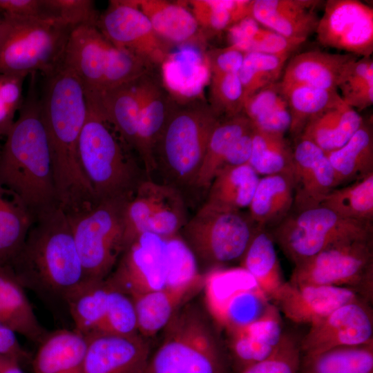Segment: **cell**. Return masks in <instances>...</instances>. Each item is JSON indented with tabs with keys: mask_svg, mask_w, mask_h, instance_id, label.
<instances>
[{
	"mask_svg": "<svg viewBox=\"0 0 373 373\" xmlns=\"http://www.w3.org/2000/svg\"><path fill=\"white\" fill-rule=\"evenodd\" d=\"M26 74L0 73V139H6L23 102V84Z\"/></svg>",
	"mask_w": 373,
	"mask_h": 373,
	"instance_id": "f907efd6",
	"label": "cell"
},
{
	"mask_svg": "<svg viewBox=\"0 0 373 373\" xmlns=\"http://www.w3.org/2000/svg\"><path fill=\"white\" fill-rule=\"evenodd\" d=\"M209 85V105L219 118L243 113L244 93L238 74H211Z\"/></svg>",
	"mask_w": 373,
	"mask_h": 373,
	"instance_id": "c3c4849f",
	"label": "cell"
},
{
	"mask_svg": "<svg viewBox=\"0 0 373 373\" xmlns=\"http://www.w3.org/2000/svg\"><path fill=\"white\" fill-rule=\"evenodd\" d=\"M46 11L51 18L61 19L74 28L97 26L99 15L93 1L44 0Z\"/></svg>",
	"mask_w": 373,
	"mask_h": 373,
	"instance_id": "816d5d0a",
	"label": "cell"
},
{
	"mask_svg": "<svg viewBox=\"0 0 373 373\" xmlns=\"http://www.w3.org/2000/svg\"><path fill=\"white\" fill-rule=\"evenodd\" d=\"M245 54L230 46L209 52L207 55L211 74H238Z\"/></svg>",
	"mask_w": 373,
	"mask_h": 373,
	"instance_id": "db71d44e",
	"label": "cell"
},
{
	"mask_svg": "<svg viewBox=\"0 0 373 373\" xmlns=\"http://www.w3.org/2000/svg\"><path fill=\"white\" fill-rule=\"evenodd\" d=\"M290 56L291 54L246 53L238 73L245 101L258 90L280 81Z\"/></svg>",
	"mask_w": 373,
	"mask_h": 373,
	"instance_id": "ee69618b",
	"label": "cell"
},
{
	"mask_svg": "<svg viewBox=\"0 0 373 373\" xmlns=\"http://www.w3.org/2000/svg\"><path fill=\"white\" fill-rule=\"evenodd\" d=\"M34 220L22 200L0 182V266L10 265Z\"/></svg>",
	"mask_w": 373,
	"mask_h": 373,
	"instance_id": "e575fe53",
	"label": "cell"
},
{
	"mask_svg": "<svg viewBox=\"0 0 373 373\" xmlns=\"http://www.w3.org/2000/svg\"><path fill=\"white\" fill-rule=\"evenodd\" d=\"M360 299L363 298L348 288L324 285L296 286L286 281L274 301L291 321L312 325L339 307Z\"/></svg>",
	"mask_w": 373,
	"mask_h": 373,
	"instance_id": "44dd1931",
	"label": "cell"
},
{
	"mask_svg": "<svg viewBox=\"0 0 373 373\" xmlns=\"http://www.w3.org/2000/svg\"><path fill=\"white\" fill-rule=\"evenodd\" d=\"M282 86L291 118L289 131L298 137L311 119L343 101L337 90L303 85Z\"/></svg>",
	"mask_w": 373,
	"mask_h": 373,
	"instance_id": "ab89813d",
	"label": "cell"
},
{
	"mask_svg": "<svg viewBox=\"0 0 373 373\" xmlns=\"http://www.w3.org/2000/svg\"><path fill=\"white\" fill-rule=\"evenodd\" d=\"M220 120L203 99L175 102L153 153L155 171L163 179L160 182L180 192L194 187L209 137Z\"/></svg>",
	"mask_w": 373,
	"mask_h": 373,
	"instance_id": "5b68a950",
	"label": "cell"
},
{
	"mask_svg": "<svg viewBox=\"0 0 373 373\" xmlns=\"http://www.w3.org/2000/svg\"><path fill=\"white\" fill-rule=\"evenodd\" d=\"M318 0H252L251 16L262 26L287 38L305 41L316 32Z\"/></svg>",
	"mask_w": 373,
	"mask_h": 373,
	"instance_id": "603a6c76",
	"label": "cell"
},
{
	"mask_svg": "<svg viewBox=\"0 0 373 373\" xmlns=\"http://www.w3.org/2000/svg\"><path fill=\"white\" fill-rule=\"evenodd\" d=\"M0 12L21 17L51 18L44 0H0Z\"/></svg>",
	"mask_w": 373,
	"mask_h": 373,
	"instance_id": "11a10c76",
	"label": "cell"
},
{
	"mask_svg": "<svg viewBox=\"0 0 373 373\" xmlns=\"http://www.w3.org/2000/svg\"><path fill=\"white\" fill-rule=\"evenodd\" d=\"M37 73H31L19 116L1 146L0 182L35 216L57 206L51 152L43 120Z\"/></svg>",
	"mask_w": 373,
	"mask_h": 373,
	"instance_id": "7a4b0ae2",
	"label": "cell"
},
{
	"mask_svg": "<svg viewBox=\"0 0 373 373\" xmlns=\"http://www.w3.org/2000/svg\"><path fill=\"white\" fill-rule=\"evenodd\" d=\"M149 19L155 32L166 42L186 44L198 34L199 24L180 3L162 0H132Z\"/></svg>",
	"mask_w": 373,
	"mask_h": 373,
	"instance_id": "836d02e7",
	"label": "cell"
},
{
	"mask_svg": "<svg viewBox=\"0 0 373 373\" xmlns=\"http://www.w3.org/2000/svg\"><path fill=\"white\" fill-rule=\"evenodd\" d=\"M106 280L130 297L171 287L166 238L151 233L138 236Z\"/></svg>",
	"mask_w": 373,
	"mask_h": 373,
	"instance_id": "5bb4252c",
	"label": "cell"
},
{
	"mask_svg": "<svg viewBox=\"0 0 373 373\" xmlns=\"http://www.w3.org/2000/svg\"><path fill=\"white\" fill-rule=\"evenodd\" d=\"M373 228L341 217L322 207L288 215L274 227L272 237L294 265L340 242L372 238Z\"/></svg>",
	"mask_w": 373,
	"mask_h": 373,
	"instance_id": "30bf717a",
	"label": "cell"
},
{
	"mask_svg": "<svg viewBox=\"0 0 373 373\" xmlns=\"http://www.w3.org/2000/svg\"><path fill=\"white\" fill-rule=\"evenodd\" d=\"M294 206V185L289 174L260 178L249 205V218L258 229L276 227Z\"/></svg>",
	"mask_w": 373,
	"mask_h": 373,
	"instance_id": "f1b7e54d",
	"label": "cell"
},
{
	"mask_svg": "<svg viewBox=\"0 0 373 373\" xmlns=\"http://www.w3.org/2000/svg\"><path fill=\"white\" fill-rule=\"evenodd\" d=\"M260 175L248 164L222 168L209 187L204 206L223 211L249 207Z\"/></svg>",
	"mask_w": 373,
	"mask_h": 373,
	"instance_id": "f546056e",
	"label": "cell"
},
{
	"mask_svg": "<svg viewBox=\"0 0 373 373\" xmlns=\"http://www.w3.org/2000/svg\"><path fill=\"white\" fill-rule=\"evenodd\" d=\"M320 206L332 211L341 217L372 223L373 173L345 186L334 189Z\"/></svg>",
	"mask_w": 373,
	"mask_h": 373,
	"instance_id": "b9f144b4",
	"label": "cell"
},
{
	"mask_svg": "<svg viewBox=\"0 0 373 373\" xmlns=\"http://www.w3.org/2000/svg\"><path fill=\"white\" fill-rule=\"evenodd\" d=\"M109 285L106 279L85 280L65 298L74 329L87 337L99 332L106 311Z\"/></svg>",
	"mask_w": 373,
	"mask_h": 373,
	"instance_id": "d590c367",
	"label": "cell"
},
{
	"mask_svg": "<svg viewBox=\"0 0 373 373\" xmlns=\"http://www.w3.org/2000/svg\"><path fill=\"white\" fill-rule=\"evenodd\" d=\"M137 88L140 106L135 153L146 178L152 179L155 146L175 101L151 73L137 79Z\"/></svg>",
	"mask_w": 373,
	"mask_h": 373,
	"instance_id": "d6986e66",
	"label": "cell"
},
{
	"mask_svg": "<svg viewBox=\"0 0 373 373\" xmlns=\"http://www.w3.org/2000/svg\"><path fill=\"white\" fill-rule=\"evenodd\" d=\"M137 79L102 93H85L87 104L114 126L134 153L140 106Z\"/></svg>",
	"mask_w": 373,
	"mask_h": 373,
	"instance_id": "484cf974",
	"label": "cell"
},
{
	"mask_svg": "<svg viewBox=\"0 0 373 373\" xmlns=\"http://www.w3.org/2000/svg\"><path fill=\"white\" fill-rule=\"evenodd\" d=\"M253 128L244 113L220 120L209 137L194 187L208 189L235 142Z\"/></svg>",
	"mask_w": 373,
	"mask_h": 373,
	"instance_id": "f35d334b",
	"label": "cell"
},
{
	"mask_svg": "<svg viewBox=\"0 0 373 373\" xmlns=\"http://www.w3.org/2000/svg\"><path fill=\"white\" fill-rule=\"evenodd\" d=\"M304 41L287 38L261 26L249 41L245 52L291 55Z\"/></svg>",
	"mask_w": 373,
	"mask_h": 373,
	"instance_id": "f5cc1de1",
	"label": "cell"
},
{
	"mask_svg": "<svg viewBox=\"0 0 373 373\" xmlns=\"http://www.w3.org/2000/svg\"><path fill=\"white\" fill-rule=\"evenodd\" d=\"M149 356L148 343L140 334L97 332L87 336L81 373H142Z\"/></svg>",
	"mask_w": 373,
	"mask_h": 373,
	"instance_id": "ac0fdd59",
	"label": "cell"
},
{
	"mask_svg": "<svg viewBox=\"0 0 373 373\" xmlns=\"http://www.w3.org/2000/svg\"><path fill=\"white\" fill-rule=\"evenodd\" d=\"M357 58L359 57L345 52L318 50L302 52L286 64L280 83L283 86L303 85L337 90L345 68Z\"/></svg>",
	"mask_w": 373,
	"mask_h": 373,
	"instance_id": "d4e9b609",
	"label": "cell"
},
{
	"mask_svg": "<svg viewBox=\"0 0 373 373\" xmlns=\"http://www.w3.org/2000/svg\"><path fill=\"white\" fill-rule=\"evenodd\" d=\"M127 200H101L88 209L66 213L87 280L106 279L123 253Z\"/></svg>",
	"mask_w": 373,
	"mask_h": 373,
	"instance_id": "9c48e42d",
	"label": "cell"
},
{
	"mask_svg": "<svg viewBox=\"0 0 373 373\" xmlns=\"http://www.w3.org/2000/svg\"><path fill=\"white\" fill-rule=\"evenodd\" d=\"M343 101L354 110L373 104V61L371 57L357 58L345 68L337 90Z\"/></svg>",
	"mask_w": 373,
	"mask_h": 373,
	"instance_id": "bcb514c9",
	"label": "cell"
},
{
	"mask_svg": "<svg viewBox=\"0 0 373 373\" xmlns=\"http://www.w3.org/2000/svg\"><path fill=\"white\" fill-rule=\"evenodd\" d=\"M3 15L8 30L0 48V73H35L46 77L55 72L75 28L56 18Z\"/></svg>",
	"mask_w": 373,
	"mask_h": 373,
	"instance_id": "ba28073f",
	"label": "cell"
},
{
	"mask_svg": "<svg viewBox=\"0 0 373 373\" xmlns=\"http://www.w3.org/2000/svg\"><path fill=\"white\" fill-rule=\"evenodd\" d=\"M87 337L61 329L48 332L32 358V373H81Z\"/></svg>",
	"mask_w": 373,
	"mask_h": 373,
	"instance_id": "4316f807",
	"label": "cell"
},
{
	"mask_svg": "<svg viewBox=\"0 0 373 373\" xmlns=\"http://www.w3.org/2000/svg\"><path fill=\"white\" fill-rule=\"evenodd\" d=\"M8 30V21L6 17L0 12V48L3 44Z\"/></svg>",
	"mask_w": 373,
	"mask_h": 373,
	"instance_id": "91938a15",
	"label": "cell"
},
{
	"mask_svg": "<svg viewBox=\"0 0 373 373\" xmlns=\"http://www.w3.org/2000/svg\"><path fill=\"white\" fill-rule=\"evenodd\" d=\"M373 341V310L370 303L360 299L346 303L310 325L300 338L302 354L321 352L340 346Z\"/></svg>",
	"mask_w": 373,
	"mask_h": 373,
	"instance_id": "e0dca14e",
	"label": "cell"
},
{
	"mask_svg": "<svg viewBox=\"0 0 373 373\" xmlns=\"http://www.w3.org/2000/svg\"><path fill=\"white\" fill-rule=\"evenodd\" d=\"M40 103L54 173L57 202L67 214L97 202L78 157L80 133L88 114L83 85L70 68L61 65L44 77Z\"/></svg>",
	"mask_w": 373,
	"mask_h": 373,
	"instance_id": "6da1fadb",
	"label": "cell"
},
{
	"mask_svg": "<svg viewBox=\"0 0 373 373\" xmlns=\"http://www.w3.org/2000/svg\"><path fill=\"white\" fill-rule=\"evenodd\" d=\"M108 285L107 307L99 332L123 336L140 334L132 298L124 291Z\"/></svg>",
	"mask_w": 373,
	"mask_h": 373,
	"instance_id": "7dc6e473",
	"label": "cell"
},
{
	"mask_svg": "<svg viewBox=\"0 0 373 373\" xmlns=\"http://www.w3.org/2000/svg\"><path fill=\"white\" fill-rule=\"evenodd\" d=\"M252 145L253 128L242 135L232 145L225 156L221 169L248 164L251 155Z\"/></svg>",
	"mask_w": 373,
	"mask_h": 373,
	"instance_id": "6f0895ef",
	"label": "cell"
},
{
	"mask_svg": "<svg viewBox=\"0 0 373 373\" xmlns=\"http://www.w3.org/2000/svg\"><path fill=\"white\" fill-rule=\"evenodd\" d=\"M252 0L190 1L192 14L199 26L220 32L251 16Z\"/></svg>",
	"mask_w": 373,
	"mask_h": 373,
	"instance_id": "f6af8a7d",
	"label": "cell"
},
{
	"mask_svg": "<svg viewBox=\"0 0 373 373\" xmlns=\"http://www.w3.org/2000/svg\"><path fill=\"white\" fill-rule=\"evenodd\" d=\"M0 373H24V372L18 361L0 355Z\"/></svg>",
	"mask_w": 373,
	"mask_h": 373,
	"instance_id": "680465c9",
	"label": "cell"
},
{
	"mask_svg": "<svg viewBox=\"0 0 373 373\" xmlns=\"http://www.w3.org/2000/svg\"><path fill=\"white\" fill-rule=\"evenodd\" d=\"M363 122L357 111L342 101L311 119L298 139L309 141L329 153L343 146Z\"/></svg>",
	"mask_w": 373,
	"mask_h": 373,
	"instance_id": "4dcf8cb0",
	"label": "cell"
},
{
	"mask_svg": "<svg viewBox=\"0 0 373 373\" xmlns=\"http://www.w3.org/2000/svg\"><path fill=\"white\" fill-rule=\"evenodd\" d=\"M1 145H0V153H1Z\"/></svg>",
	"mask_w": 373,
	"mask_h": 373,
	"instance_id": "94428289",
	"label": "cell"
},
{
	"mask_svg": "<svg viewBox=\"0 0 373 373\" xmlns=\"http://www.w3.org/2000/svg\"><path fill=\"white\" fill-rule=\"evenodd\" d=\"M61 65L76 74L85 93H102L131 82L154 69L115 46L92 25L73 30Z\"/></svg>",
	"mask_w": 373,
	"mask_h": 373,
	"instance_id": "52a82bcc",
	"label": "cell"
},
{
	"mask_svg": "<svg viewBox=\"0 0 373 373\" xmlns=\"http://www.w3.org/2000/svg\"><path fill=\"white\" fill-rule=\"evenodd\" d=\"M164 329L163 340L142 373H225L222 350L193 306H182Z\"/></svg>",
	"mask_w": 373,
	"mask_h": 373,
	"instance_id": "8992f818",
	"label": "cell"
},
{
	"mask_svg": "<svg viewBox=\"0 0 373 373\" xmlns=\"http://www.w3.org/2000/svg\"><path fill=\"white\" fill-rule=\"evenodd\" d=\"M290 284L348 288L370 303L373 299L372 238L329 247L294 265Z\"/></svg>",
	"mask_w": 373,
	"mask_h": 373,
	"instance_id": "8fae6325",
	"label": "cell"
},
{
	"mask_svg": "<svg viewBox=\"0 0 373 373\" xmlns=\"http://www.w3.org/2000/svg\"><path fill=\"white\" fill-rule=\"evenodd\" d=\"M243 113L253 128L285 135L289 129L291 118L280 81L258 90L245 99Z\"/></svg>",
	"mask_w": 373,
	"mask_h": 373,
	"instance_id": "8d00e7d4",
	"label": "cell"
},
{
	"mask_svg": "<svg viewBox=\"0 0 373 373\" xmlns=\"http://www.w3.org/2000/svg\"><path fill=\"white\" fill-rule=\"evenodd\" d=\"M80 133L78 157L97 201L129 200L146 178L134 153L114 126L95 108Z\"/></svg>",
	"mask_w": 373,
	"mask_h": 373,
	"instance_id": "277c9868",
	"label": "cell"
},
{
	"mask_svg": "<svg viewBox=\"0 0 373 373\" xmlns=\"http://www.w3.org/2000/svg\"><path fill=\"white\" fill-rule=\"evenodd\" d=\"M23 288L9 265L0 266V323L39 344L48 332L37 318Z\"/></svg>",
	"mask_w": 373,
	"mask_h": 373,
	"instance_id": "83f0119b",
	"label": "cell"
},
{
	"mask_svg": "<svg viewBox=\"0 0 373 373\" xmlns=\"http://www.w3.org/2000/svg\"><path fill=\"white\" fill-rule=\"evenodd\" d=\"M326 153L334 171L335 188L373 173L372 128L363 121L343 146Z\"/></svg>",
	"mask_w": 373,
	"mask_h": 373,
	"instance_id": "d6a6232c",
	"label": "cell"
},
{
	"mask_svg": "<svg viewBox=\"0 0 373 373\" xmlns=\"http://www.w3.org/2000/svg\"><path fill=\"white\" fill-rule=\"evenodd\" d=\"M204 276L180 285L131 297L137 319L139 334L149 337L164 329L175 313L204 287Z\"/></svg>",
	"mask_w": 373,
	"mask_h": 373,
	"instance_id": "cb8c5ba5",
	"label": "cell"
},
{
	"mask_svg": "<svg viewBox=\"0 0 373 373\" xmlns=\"http://www.w3.org/2000/svg\"><path fill=\"white\" fill-rule=\"evenodd\" d=\"M97 27L115 46L155 68L171 52V44L153 30L147 17L132 0L110 1Z\"/></svg>",
	"mask_w": 373,
	"mask_h": 373,
	"instance_id": "9a60e30c",
	"label": "cell"
},
{
	"mask_svg": "<svg viewBox=\"0 0 373 373\" xmlns=\"http://www.w3.org/2000/svg\"><path fill=\"white\" fill-rule=\"evenodd\" d=\"M315 32L323 46L370 57L373 52V9L356 0H328Z\"/></svg>",
	"mask_w": 373,
	"mask_h": 373,
	"instance_id": "2e32d148",
	"label": "cell"
},
{
	"mask_svg": "<svg viewBox=\"0 0 373 373\" xmlns=\"http://www.w3.org/2000/svg\"><path fill=\"white\" fill-rule=\"evenodd\" d=\"M293 149L284 135L253 128L252 152L248 164L259 175L292 173Z\"/></svg>",
	"mask_w": 373,
	"mask_h": 373,
	"instance_id": "7bdbcfd3",
	"label": "cell"
},
{
	"mask_svg": "<svg viewBox=\"0 0 373 373\" xmlns=\"http://www.w3.org/2000/svg\"><path fill=\"white\" fill-rule=\"evenodd\" d=\"M298 373H373V341L302 354Z\"/></svg>",
	"mask_w": 373,
	"mask_h": 373,
	"instance_id": "74e56055",
	"label": "cell"
},
{
	"mask_svg": "<svg viewBox=\"0 0 373 373\" xmlns=\"http://www.w3.org/2000/svg\"><path fill=\"white\" fill-rule=\"evenodd\" d=\"M300 338L284 332L271 353L240 373H298L302 353Z\"/></svg>",
	"mask_w": 373,
	"mask_h": 373,
	"instance_id": "681fc988",
	"label": "cell"
},
{
	"mask_svg": "<svg viewBox=\"0 0 373 373\" xmlns=\"http://www.w3.org/2000/svg\"><path fill=\"white\" fill-rule=\"evenodd\" d=\"M294 206L296 212L321 205L335 188L327 153L314 143L298 139L293 149Z\"/></svg>",
	"mask_w": 373,
	"mask_h": 373,
	"instance_id": "ffe728a7",
	"label": "cell"
},
{
	"mask_svg": "<svg viewBox=\"0 0 373 373\" xmlns=\"http://www.w3.org/2000/svg\"><path fill=\"white\" fill-rule=\"evenodd\" d=\"M9 266L23 287L63 300L86 280L67 214L58 205L35 216Z\"/></svg>",
	"mask_w": 373,
	"mask_h": 373,
	"instance_id": "3957f363",
	"label": "cell"
},
{
	"mask_svg": "<svg viewBox=\"0 0 373 373\" xmlns=\"http://www.w3.org/2000/svg\"><path fill=\"white\" fill-rule=\"evenodd\" d=\"M240 262L259 289L269 300H274L286 281L272 236L265 229H257Z\"/></svg>",
	"mask_w": 373,
	"mask_h": 373,
	"instance_id": "1f68e13d",
	"label": "cell"
},
{
	"mask_svg": "<svg viewBox=\"0 0 373 373\" xmlns=\"http://www.w3.org/2000/svg\"><path fill=\"white\" fill-rule=\"evenodd\" d=\"M269 304V299L256 285L236 291L211 316L229 332L258 320Z\"/></svg>",
	"mask_w": 373,
	"mask_h": 373,
	"instance_id": "60d3db41",
	"label": "cell"
},
{
	"mask_svg": "<svg viewBox=\"0 0 373 373\" xmlns=\"http://www.w3.org/2000/svg\"><path fill=\"white\" fill-rule=\"evenodd\" d=\"M0 355L15 358L21 365L31 362L32 358L19 342L17 334L1 323Z\"/></svg>",
	"mask_w": 373,
	"mask_h": 373,
	"instance_id": "9f6ffc18",
	"label": "cell"
},
{
	"mask_svg": "<svg viewBox=\"0 0 373 373\" xmlns=\"http://www.w3.org/2000/svg\"><path fill=\"white\" fill-rule=\"evenodd\" d=\"M187 220L182 192L146 178L124 206V250L144 233L163 238L180 234Z\"/></svg>",
	"mask_w": 373,
	"mask_h": 373,
	"instance_id": "4fadbf2b",
	"label": "cell"
},
{
	"mask_svg": "<svg viewBox=\"0 0 373 373\" xmlns=\"http://www.w3.org/2000/svg\"><path fill=\"white\" fill-rule=\"evenodd\" d=\"M240 211H218L204 205L182 227L180 235L198 265L209 269L240 261L257 227Z\"/></svg>",
	"mask_w": 373,
	"mask_h": 373,
	"instance_id": "7c38bea8",
	"label": "cell"
},
{
	"mask_svg": "<svg viewBox=\"0 0 373 373\" xmlns=\"http://www.w3.org/2000/svg\"><path fill=\"white\" fill-rule=\"evenodd\" d=\"M161 68V82L177 102L202 99L211 73L207 55L196 47L185 46L171 52Z\"/></svg>",
	"mask_w": 373,
	"mask_h": 373,
	"instance_id": "7402d4cb",
	"label": "cell"
}]
</instances>
